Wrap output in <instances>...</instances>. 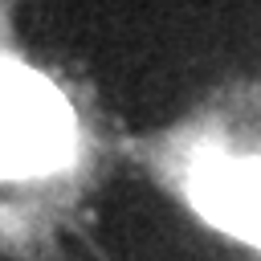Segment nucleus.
<instances>
[{"label":"nucleus","instance_id":"f03ea898","mask_svg":"<svg viewBox=\"0 0 261 261\" xmlns=\"http://www.w3.org/2000/svg\"><path fill=\"white\" fill-rule=\"evenodd\" d=\"M188 200L212 228L261 249V151H212L196 159L188 171Z\"/></svg>","mask_w":261,"mask_h":261},{"label":"nucleus","instance_id":"f257e3e1","mask_svg":"<svg viewBox=\"0 0 261 261\" xmlns=\"http://www.w3.org/2000/svg\"><path fill=\"white\" fill-rule=\"evenodd\" d=\"M77 155V118L57 86L24 61L0 65V159L4 179H41Z\"/></svg>","mask_w":261,"mask_h":261}]
</instances>
